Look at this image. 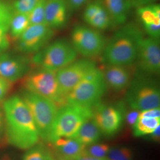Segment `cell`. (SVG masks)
I'll return each mask as SVG.
<instances>
[{"instance_id": "4", "label": "cell", "mask_w": 160, "mask_h": 160, "mask_svg": "<svg viewBox=\"0 0 160 160\" xmlns=\"http://www.w3.org/2000/svg\"><path fill=\"white\" fill-rule=\"evenodd\" d=\"M126 100L132 109L139 112L160 108V90L157 81L151 75L139 72L128 86Z\"/></svg>"}, {"instance_id": "7", "label": "cell", "mask_w": 160, "mask_h": 160, "mask_svg": "<svg viewBox=\"0 0 160 160\" xmlns=\"http://www.w3.org/2000/svg\"><path fill=\"white\" fill-rule=\"evenodd\" d=\"M77 54L71 42L62 39L39 51L33 61L40 68L57 72L75 61Z\"/></svg>"}, {"instance_id": "24", "label": "cell", "mask_w": 160, "mask_h": 160, "mask_svg": "<svg viewBox=\"0 0 160 160\" xmlns=\"http://www.w3.org/2000/svg\"><path fill=\"white\" fill-rule=\"evenodd\" d=\"M29 26V14L14 12L10 24L9 32L14 39H18Z\"/></svg>"}, {"instance_id": "22", "label": "cell", "mask_w": 160, "mask_h": 160, "mask_svg": "<svg viewBox=\"0 0 160 160\" xmlns=\"http://www.w3.org/2000/svg\"><path fill=\"white\" fill-rule=\"evenodd\" d=\"M14 12L12 6L0 1V54L8 48L10 44L7 34Z\"/></svg>"}, {"instance_id": "11", "label": "cell", "mask_w": 160, "mask_h": 160, "mask_svg": "<svg viewBox=\"0 0 160 160\" xmlns=\"http://www.w3.org/2000/svg\"><path fill=\"white\" fill-rule=\"evenodd\" d=\"M97 68L94 61L88 59L75 60L56 72L61 90L66 97L87 75Z\"/></svg>"}, {"instance_id": "19", "label": "cell", "mask_w": 160, "mask_h": 160, "mask_svg": "<svg viewBox=\"0 0 160 160\" xmlns=\"http://www.w3.org/2000/svg\"><path fill=\"white\" fill-rule=\"evenodd\" d=\"M109 13L112 23L116 25L125 24L132 7L131 0H101Z\"/></svg>"}, {"instance_id": "10", "label": "cell", "mask_w": 160, "mask_h": 160, "mask_svg": "<svg viewBox=\"0 0 160 160\" xmlns=\"http://www.w3.org/2000/svg\"><path fill=\"white\" fill-rule=\"evenodd\" d=\"M124 106L122 103L117 105L100 103L93 108V119L102 133L111 137L120 131L124 121Z\"/></svg>"}, {"instance_id": "14", "label": "cell", "mask_w": 160, "mask_h": 160, "mask_svg": "<svg viewBox=\"0 0 160 160\" xmlns=\"http://www.w3.org/2000/svg\"><path fill=\"white\" fill-rule=\"evenodd\" d=\"M29 68V61L25 58L9 55L0 56V77L10 82L22 78Z\"/></svg>"}, {"instance_id": "2", "label": "cell", "mask_w": 160, "mask_h": 160, "mask_svg": "<svg viewBox=\"0 0 160 160\" xmlns=\"http://www.w3.org/2000/svg\"><path fill=\"white\" fill-rule=\"evenodd\" d=\"M143 33L134 23L126 24L106 43L102 53L105 65L129 67L135 62Z\"/></svg>"}, {"instance_id": "21", "label": "cell", "mask_w": 160, "mask_h": 160, "mask_svg": "<svg viewBox=\"0 0 160 160\" xmlns=\"http://www.w3.org/2000/svg\"><path fill=\"white\" fill-rule=\"evenodd\" d=\"M102 134L96 122L92 118L84 122L71 138L87 147L97 143L100 139Z\"/></svg>"}, {"instance_id": "34", "label": "cell", "mask_w": 160, "mask_h": 160, "mask_svg": "<svg viewBox=\"0 0 160 160\" xmlns=\"http://www.w3.org/2000/svg\"><path fill=\"white\" fill-rule=\"evenodd\" d=\"M158 0H131L132 7L139 8L143 6L155 3Z\"/></svg>"}, {"instance_id": "9", "label": "cell", "mask_w": 160, "mask_h": 160, "mask_svg": "<svg viewBox=\"0 0 160 160\" xmlns=\"http://www.w3.org/2000/svg\"><path fill=\"white\" fill-rule=\"evenodd\" d=\"M71 43L78 53L95 57L103 52L106 40L99 30L84 25H77L71 32Z\"/></svg>"}, {"instance_id": "27", "label": "cell", "mask_w": 160, "mask_h": 160, "mask_svg": "<svg viewBox=\"0 0 160 160\" xmlns=\"http://www.w3.org/2000/svg\"><path fill=\"white\" fill-rule=\"evenodd\" d=\"M109 160H133L131 149L126 146L110 147L106 157Z\"/></svg>"}, {"instance_id": "36", "label": "cell", "mask_w": 160, "mask_h": 160, "mask_svg": "<svg viewBox=\"0 0 160 160\" xmlns=\"http://www.w3.org/2000/svg\"><path fill=\"white\" fill-rule=\"evenodd\" d=\"M150 139L154 142H159L160 139V125L157 126L154 131L149 135Z\"/></svg>"}, {"instance_id": "23", "label": "cell", "mask_w": 160, "mask_h": 160, "mask_svg": "<svg viewBox=\"0 0 160 160\" xmlns=\"http://www.w3.org/2000/svg\"><path fill=\"white\" fill-rule=\"evenodd\" d=\"M160 125V118L138 116L133 128V136L141 137L149 135Z\"/></svg>"}, {"instance_id": "5", "label": "cell", "mask_w": 160, "mask_h": 160, "mask_svg": "<svg viewBox=\"0 0 160 160\" xmlns=\"http://www.w3.org/2000/svg\"><path fill=\"white\" fill-rule=\"evenodd\" d=\"M107 88L103 71L96 68L69 92L67 103L93 108L100 103Z\"/></svg>"}, {"instance_id": "38", "label": "cell", "mask_w": 160, "mask_h": 160, "mask_svg": "<svg viewBox=\"0 0 160 160\" xmlns=\"http://www.w3.org/2000/svg\"><path fill=\"white\" fill-rule=\"evenodd\" d=\"M55 160H70L66 158H64L62 156H60V155H58L57 157L55 158Z\"/></svg>"}, {"instance_id": "35", "label": "cell", "mask_w": 160, "mask_h": 160, "mask_svg": "<svg viewBox=\"0 0 160 160\" xmlns=\"http://www.w3.org/2000/svg\"><path fill=\"white\" fill-rule=\"evenodd\" d=\"M5 130L6 131L5 115L4 110L1 108H0V139L1 140Z\"/></svg>"}, {"instance_id": "29", "label": "cell", "mask_w": 160, "mask_h": 160, "mask_svg": "<svg viewBox=\"0 0 160 160\" xmlns=\"http://www.w3.org/2000/svg\"><path fill=\"white\" fill-rule=\"evenodd\" d=\"M39 0H16L12 8L17 12L29 14L38 3Z\"/></svg>"}, {"instance_id": "3", "label": "cell", "mask_w": 160, "mask_h": 160, "mask_svg": "<svg viewBox=\"0 0 160 160\" xmlns=\"http://www.w3.org/2000/svg\"><path fill=\"white\" fill-rule=\"evenodd\" d=\"M93 118V108L67 103L60 107L52 128L49 142L72 137L80 127Z\"/></svg>"}, {"instance_id": "20", "label": "cell", "mask_w": 160, "mask_h": 160, "mask_svg": "<svg viewBox=\"0 0 160 160\" xmlns=\"http://www.w3.org/2000/svg\"><path fill=\"white\" fill-rule=\"evenodd\" d=\"M58 155L74 160L85 155L86 146L72 138H61L53 143Z\"/></svg>"}, {"instance_id": "30", "label": "cell", "mask_w": 160, "mask_h": 160, "mask_svg": "<svg viewBox=\"0 0 160 160\" xmlns=\"http://www.w3.org/2000/svg\"><path fill=\"white\" fill-rule=\"evenodd\" d=\"M132 110L131 112L125 113L124 116V120H125L128 125L132 128L135 125L139 114V111L134 109Z\"/></svg>"}, {"instance_id": "28", "label": "cell", "mask_w": 160, "mask_h": 160, "mask_svg": "<svg viewBox=\"0 0 160 160\" xmlns=\"http://www.w3.org/2000/svg\"><path fill=\"white\" fill-rule=\"evenodd\" d=\"M110 147L107 143H93L86 147L85 155L98 158L106 157Z\"/></svg>"}, {"instance_id": "33", "label": "cell", "mask_w": 160, "mask_h": 160, "mask_svg": "<svg viewBox=\"0 0 160 160\" xmlns=\"http://www.w3.org/2000/svg\"><path fill=\"white\" fill-rule=\"evenodd\" d=\"M10 81L0 77V101L5 97L10 87Z\"/></svg>"}, {"instance_id": "26", "label": "cell", "mask_w": 160, "mask_h": 160, "mask_svg": "<svg viewBox=\"0 0 160 160\" xmlns=\"http://www.w3.org/2000/svg\"><path fill=\"white\" fill-rule=\"evenodd\" d=\"M47 0H39L29 14L30 25L45 23V8Z\"/></svg>"}, {"instance_id": "8", "label": "cell", "mask_w": 160, "mask_h": 160, "mask_svg": "<svg viewBox=\"0 0 160 160\" xmlns=\"http://www.w3.org/2000/svg\"><path fill=\"white\" fill-rule=\"evenodd\" d=\"M23 84L26 90L51 100L59 108L67 103V98L61 90L55 71L40 68L28 75Z\"/></svg>"}, {"instance_id": "12", "label": "cell", "mask_w": 160, "mask_h": 160, "mask_svg": "<svg viewBox=\"0 0 160 160\" xmlns=\"http://www.w3.org/2000/svg\"><path fill=\"white\" fill-rule=\"evenodd\" d=\"M139 72L149 75L158 74L160 70L159 39L143 38L138 52L136 61Z\"/></svg>"}, {"instance_id": "31", "label": "cell", "mask_w": 160, "mask_h": 160, "mask_svg": "<svg viewBox=\"0 0 160 160\" xmlns=\"http://www.w3.org/2000/svg\"><path fill=\"white\" fill-rule=\"evenodd\" d=\"M70 11L77 10L84 6L88 0H66Z\"/></svg>"}, {"instance_id": "17", "label": "cell", "mask_w": 160, "mask_h": 160, "mask_svg": "<svg viewBox=\"0 0 160 160\" xmlns=\"http://www.w3.org/2000/svg\"><path fill=\"white\" fill-rule=\"evenodd\" d=\"M69 11L66 0H47L45 24L52 29L63 28L68 23Z\"/></svg>"}, {"instance_id": "32", "label": "cell", "mask_w": 160, "mask_h": 160, "mask_svg": "<svg viewBox=\"0 0 160 160\" xmlns=\"http://www.w3.org/2000/svg\"><path fill=\"white\" fill-rule=\"evenodd\" d=\"M139 116L147 118H160V108H153L139 112Z\"/></svg>"}, {"instance_id": "15", "label": "cell", "mask_w": 160, "mask_h": 160, "mask_svg": "<svg viewBox=\"0 0 160 160\" xmlns=\"http://www.w3.org/2000/svg\"><path fill=\"white\" fill-rule=\"evenodd\" d=\"M82 16L88 25L97 30L109 29L113 24L101 0H94L88 4Z\"/></svg>"}, {"instance_id": "6", "label": "cell", "mask_w": 160, "mask_h": 160, "mask_svg": "<svg viewBox=\"0 0 160 160\" xmlns=\"http://www.w3.org/2000/svg\"><path fill=\"white\" fill-rule=\"evenodd\" d=\"M22 98L33 117L40 137L49 142L52 128L56 118L59 107L51 100L34 92L26 90Z\"/></svg>"}, {"instance_id": "1", "label": "cell", "mask_w": 160, "mask_h": 160, "mask_svg": "<svg viewBox=\"0 0 160 160\" xmlns=\"http://www.w3.org/2000/svg\"><path fill=\"white\" fill-rule=\"evenodd\" d=\"M6 135L9 143L28 149L38 143L39 134L33 117L23 98L14 96L3 103Z\"/></svg>"}, {"instance_id": "37", "label": "cell", "mask_w": 160, "mask_h": 160, "mask_svg": "<svg viewBox=\"0 0 160 160\" xmlns=\"http://www.w3.org/2000/svg\"><path fill=\"white\" fill-rule=\"evenodd\" d=\"M74 160H109L107 157L104 158H98V157H94L92 156H88L86 155H81L79 157L75 158Z\"/></svg>"}, {"instance_id": "25", "label": "cell", "mask_w": 160, "mask_h": 160, "mask_svg": "<svg viewBox=\"0 0 160 160\" xmlns=\"http://www.w3.org/2000/svg\"><path fill=\"white\" fill-rule=\"evenodd\" d=\"M51 149L43 145H35L23 156V160H55Z\"/></svg>"}, {"instance_id": "39", "label": "cell", "mask_w": 160, "mask_h": 160, "mask_svg": "<svg viewBox=\"0 0 160 160\" xmlns=\"http://www.w3.org/2000/svg\"><path fill=\"white\" fill-rule=\"evenodd\" d=\"M2 160H10V158H6L5 157L4 158H3Z\"/></svg>"}, {"instance_id": "18", "label": "cell", "mask_w": 160, "mask_h": 160, "mask_svg": "<svg viewBox=\"0 0 160 160\" xmlns=\"http://www.w3.org/2000/svg\"><path fill=\"white\" fill-rule=\"evenodd\" d=\"M102 71L107 86L114 92H121L128 87L131 75L127 67L116 65H105Z\"/></svg>"}, {"instance_id": "13", "label": "cell", "mask_w": 160, "mask_h": 160, "mask_svg": "<svg viewBox=\"0 0 160 160\" xmlns=\"http://www.w3.org/2000/svg\"><path fill=\"white\" fill-rule=\"evenodd\" d=\"M53 35V29L45 23L30 25L18 38V48L24 53L39 51Z\"/></svg>"}, {"instance_id": "16", "label": "cell", "mask_w": 160, "mask_h": 160, "mask_svg": "<svg viewBox=\"0 0 160 160\" xmlns=\"http://www.w3.org/2000/svg\"><path fill=\"white\" fill-rule=\"evenodd\" d=\"M138 17L148 37L159 39L160 36V6L154 3L137 8Z\"/></svg>"}]
</instances>
